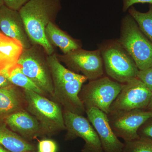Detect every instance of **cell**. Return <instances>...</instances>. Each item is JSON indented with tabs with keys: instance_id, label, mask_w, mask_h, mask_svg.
<instances>
[{
	"instance_id": "6da1fadb",
	"label": "cell",
	"mask_w": 152,
	"mask_h": 152,
	"mask_svg": "<svg viewBox=\"0 0 152 152\" xmlns=\"http://www.w3.org/2000/svg\"><path fill=\"white\" fill-rule=\"evenodd\" d=\"M61 9V0H29L19 11L32 45L42 47L48 56L55 50L47 40L46 28L55 23Z\"/></svg>"
},
{
	"instance_id": "7a4b0ae2",
	"label": "cell",
	"mask_w": 152,
	"mask_h": 152,
	"mask_svg": "<svg viewBox=\"0 0 152 152\" xmlns=\"http://www.w3.org/2000/svg\"><path fill=\"white\" fill-rule=\"evenodd\" d=\"M53 88V100L63 109L71 113L83 115L86 113L79 95L84 83L88 80L85 76L66 68L57 58L56 53L47 55Z\"/></svg>"
},
{
	"instance_id": "3957f363",
	"label": "cell",
	"mask_w": 152,
	"mask_h": 152,
	"mask_svg": "<svg viewBox=\"0 0 152 152\" xmlns=\"http://www.w3.org/2000/svg\"><path fill=\"white\" fill-rule=\"evenodd\" d=\"M26 110L37 120L45 137L66 130L62 106L56 101L32 91L23 90Z\"/></svg>"
},
{
	"instance_id": "277c9868",
	"label": "cell",
	"mask_w": 152,
	"mask_h": 152,
	"mask_svg": "<svg viewBox=\"0 0 152 152\" xmlns=\"http://www.w3.org/2000/svg\"><path fill=\"white\" fill-rule=\"evenodd\" d=\"M118 42L132 58L140 70L152 66V44L129 14L123 18Z\"/></svg>"
},
{
	"instance_id": "5b68a950",
	"label": "cell",
	"mask_w": 152,
	"mask_h": 152,
	"mask_svg": "<svg viewBox=\"0 0 152 152\" xmlns=\"http://www.w3.org/2000/svg\"><path fill=\"white\" fill-rule=\"evenodd\" d=\"M99 49L104 69L109 77L121 84L137 77L138 68L118 41H109L102 44Z\"/></svg>"
},
{
	"instance_id": "8992f818",
	"label": "cell",
	"mask_w": 152,
	"mask_h": 152,
	"mask_svg": "<svg viewBox=\"0 0 152 152\" xmlns=\"http://www.w3.org/2000/svg\"><path fill=\"white\" fill-rule=\"evenodd\" d=\"M41 48L32 45L28 48L24 49L17 64L23 73L53 100V88L47 56H45Z\"/></svg>"
},
{
	"instance_id": "52a82bcc",
	"label": "cell",
	"mask_w": 152,
	"mask_h": 152,
	"mask_svg": "<svg viewBox=\"0 0 152 152\" xmlns=\"http://www.w3.org/2000/svg\"><path fill=\"white\" fill-rule=\"evenodd\" d=\"M122 87V84L109 77H102L83 86L79 96L85 110L96 107L107 115Z\"/></svg>"
},
{
	"instance_id": "ba28073f",
	"label": "cell",
	"mask_w": 152,
	"mask_h": 152,
	"mask_svg": "<svg viewBox=\"0 0 152 152\" xmlns=\"http://www.w3.org/2000/svg\"><path fill=\"white\" fill-rule=\"evenodd\" d=\"M57 56L59 61L64 64L69 69L76 73H81L89 81L103 75V61L99 49L89 51L80 48Z\"/></svg>"
},
{
	"instance_id": "9c48e42d",
	"label": "cell",
	"mask_w": 152,
	"mask_h": 152,
	"mask_svg": "<svg viewBox=\"0 0 152 152\" xmlns=\"http://www.w3.org/2000/svg\"><path fill=\"white\" fill-rule=\"evenodd\" d=\"M66 126L65 140L80 137L85 142L82 152H104L96 132L88 118L83 115L74 113L63 109Z\"/></svg>"
},
{
	"instance_id": "30bf717a",
	"label": "cell",
	"mask_w": 152,
	"mask_h": 152,
	"mask_svg": "<svg viewBox=\"0 0 152 152\" xmlns=\"http://www.w3.org/2000/svg\"><path fill=\"white\" fill-rule=\"evenodd\" d=\"M152 117V111L143 109L110 112L107 114L110 126L115 134L124 142L139 138V129Z\"/></svg>"
},
{
	"instance_id": "8fae6325",
	"label": "cell",
	"mask_w": 152,
	"mask_h": 152,
	"mask_svg": "<svg viewBox=\"0 0 152 152\" xmlns=\"http://www.w3.org/2000/svg\"><path fill=\"white\" fill-rule=\"evenodd\" d=\"M152 92L138 78L122 84L121 90L112 104L110 111L146 110Z\"/></svg>"
},
{
	"instance_id": "7c38bea8",
	"label": "cell",
	"mask_w": 152,
	"mask_h": 152,
	"mask_svg": "<svg viewBox=\"0 0 152 152\" xmlns=\"http://www.w3.org/2000/svg\"><path fill=\"white\" fill-rule=\"evenodd\" d=\"M86 113L99 136L104 152H123L124 144L112 129L107 115L96 107L87 109Z\"/></svg>"
},
{
	"instance_id": "4fadbf2b",
	"label": "cell",
	"mask_w": 152,
	"mask_h": 152,
	"mask_svg": "<svg viewBox=\"0 0 152 152\" xmlns=\"http://www.w3.org/2000/svg\"><path fill=\"white\" fill-rule=\"evenodd\" d=\"M4 122L11 130L28 141L45 137L39 121L26 109L11 114Z\"/></svg>"
},
{
	"instance_id": "5bb4252c",
	"label": "cell",
	"mask_w": 152,
	"mask_h": 152,
	"mask_svg": "<svg viewBox=\"0 0 152 152\" xmlns=\"http://www.w3.org/2000/svg\"><path fill=\"white\" fill-rule=\"evenodd\" d=\"M0 29L5 35L19 41L24 49L32 45L19 11L9 8L5 5L0 8Z\"/></svg>"
},
{
	"instance_id": "9a60e30c",
	"label": "cell",
	"mask_w": 152,
	"mask_h": 152,
	"mask_svg": "<svg viewBox=\"0 0 152 152\" xmlns=\"http://www.w3.org/2000/svg\"><path fill=\"white\" fill-rule=\"evenodd\" d=\"M26 107L23 89L13 84L0 88V121Z\"/></svg>"
},
{
	"instance_id": "2e32d148",
	"label": "cell",
	"mask_w": 152,
	"mask_h": 152,
	"mask_svg": "<svg viewBox=\"0 0 152 152\" xmlns=\"http://www.w3.org/2000/svg\"><path fill=\"white\" fill-rule=\"evenodd\" d=\"M23 49L19 41L0 32V75L5 76L9 68L16 64Z\"/></svg>"
},
{
	"instance_id": "e0dca14e",
	"label": "cell",
	"mask_w": 152,
	"mask_h": 152,
	"mask_svg": "<svg viewBox=\"0 0 152 152\" xmlns=\"http://www.w3.org/2000/svg\"><path fill=\"white\" fill-rule=\"evenodd\" d=\"M0 145L11 152L36 151L34 144L11 130L4 121H0Z\"/></svg>"
},
{
	"instance_id": "ac0fdd59",
	"label": "cell",
	"mask_w": 152,
	"mask_h": 152,
	"mask_svg": "<svg viewBox=\"0 0 152 152\" xmlns=\"http://www.w3.org/2000/svg\"><path fill=\"white\" fill-rule=\"evenodd\" d=\"M45 34L50 44L53 47L58 48L63 54L81 48V45L78 41L59 28L55 23L48 25L46 28Z\"/></svg>"
},
{
	"instance_id": "d6986e66",
	"label": "cell",
	"mask_w": 152,
	"mask_h": 152,
	"mask_svg": "<svg viewBox=\"0 0 152 152\" xmlns=\"http://www.w3.org/2000/svg\"><path fill=\"white\" fill-rule=\"evenodd\" d=\"M5 77L12 84L23 89L32 91L48 97L45 93L23 73L20 67L18 64L9 68L6 72Z\"/></svg>"
},
{
	"instance_id": "ffe728a7",
	"label": "cell",
	"mask_w": 152,
	"mask_h": 152,
	"mask_svg": "<svg viewBox=\"0 0 152 152\" xmlns=\"http://www.w3.org/2000/svg\"><path fill=\"white\" fill-rule=\"evenodd\" d=\"M129 14L135 20L144 35L152 44V5L146 12L137 10L133 6L128 10Z\"/></svg>"
},
{
	"instance_id": "44dd1931",
	"label": "cell",
	"mask_w": 152,
	"mask_h": 152,
	"mask_svg": "<svg viewBox=\"0 0 152 152\" xmlns=\"http://www.w3.org/2000/svg\"><path fill=\"white\" fill-rule=\"evenodd\" d=\"M124 144L123 152H152V140L145 137L140 136Z\"/></svg>"
},
{
	"instance_id": "7402d4cb",
	"label": "cell",
	"mask_w": 152,
	"mask_h": 152,
	"mask_svg": "<svg viewBox=\"0 0 152 152\" xmlns=\"http://www.w3.org/2000/svg\"><path fill=\"white\" fill-rule=\"evenodd\" d=\"M37 149L38 152H57L58 146L53 140L45 138L39 141Z\"/></svg>"
},
{
	"instance_id": "603a6c76",
	"label": "cell",
	"mask_w": 152,
	"mask_h": 152,
	"mask_svg": "<svg viewBox=\"0 0 152 152\" xmlns=\"http://www.w3.org/2000/svg\"><path fill=\"white\" fill-rule=\"evenodd\" d=\"M137 78L140 80L152 92V66L145 69L139 70Z\"/></svg>"
},
{
	"instance_id": "cb8c5ba5",
	"label": "cell",
	"mask_w": 152,
	"mask_h": 152,
	"mask_svg": "<svg viewBox=\"0 0 152 152\" xmlns=\"http://www.w3.org/2000/svg\"><path fill=\"white\" fill-rule=\"evenodd\" d=\"M140 137H145L152 140V117L142 125L138 131Z\"/></svg>"
},
{
	"instance_id": "d4e9b609",
	"label": "cell",
	"mask_w": 152,
	"mask_h": 152,
	"mask_svg": "<svg viewBox=\"0 0 152 152\" xmlns=\"http://www.w3.org/2000/svg\"><path fill=\"white\" fill-rule=\"evenodd\" d=\"M29 0H4V5L9 8L19 11Z\"/></svg>"
},
{
	"instance_id": "484cf974",
	"label": "cell",
	"mask_w": 152,
	"mask_h": 152,
	"mask_svg": "<svg viewBox=\"0 0 152 152\" xmlns=\"http://www.w3.org/2000/svg\"><path fill=\"white\" fill-rule=\"evenodd\" d=\"M123 6L122 10L124 12H126L129 8L134 4L138 3L145 4L148 3L152 5V0H122Z\"/></svg>"
},
{
	"instance_id": "4316f807",
	"label": "cell",
	"mask_w": 152,
	"mask_h": 152,
	"mask_svg": "<svg viewBox=\"0 0 152 152\" xmlns=\"http://www.w3.org/2000/svg\"><path fill=\"white\" fill-rule=\"evenodd\" d=\"M11 84H12L9 81L6 77L3 75H0V88L7 86Z\"/></svg>"
},
{
	"instance_id": "83f0119b",
	"label": "cell",
	"mask_w": 152,
	"mask_h": 152,
	"mask_svg": "<svg viewBox=\"0 0 152 152\" xmlns=\"http://www.w3.org/2000/svg\"><path fill=\"white\" fill-rule=\"evenodd\" d=\"M146 110L152 112V95L149 104L148 105V107H147Z\"/></svg>"
},
{
	"instance_id": "f1b7e54d",
	"label": "cell",
	"mask_w": 152,
	"mask_h": 152,
	"mask_svg": "<svg viewBox=\"0 0 152 152\" xmlns=\"http://www.w3.org/2000/svg\"><path fill=\"white\" fill-rule=\"evenodd\" d=\"M0 152H11L0 145Z\"/></svg>"
},
{
	"instance_id": "f546056e",
	"label": "cell",
	"mask_w": 152,
	"mask_h": 152,
	"mask_svg": "<svg viewBox=\"0 0 152 152\" xmlns=\"http://www.w3.org/2000/svg\"><path fill=\"white\" fill-rule=\"evenodd\" d=\"M4 5V0H0V8Z\"/></svg>"
},
{
	"instance_id": "4dcf8cb0",
	"label": "cell",
	"mask_w": 152,
	"mask_h": 152,
	"mask_svg": "<svg viewBox=\"0 0 152 152\" xmlns=\"http://www.w3.org/2000/svg\"><path fill=\"white\" fill-rule=\"evenodd\" d=\"M38 152L37 151H32V152Z\"/></svg>"
}]
</instances>
